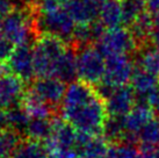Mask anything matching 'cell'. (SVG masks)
I'll return each instance as SVG.
<instances>
[{"instance_id":"obj_1","label":"cell","mask_w":159,"mask_h":158,"mask_svg":"<svg viewBox=\"0 0 159 158\" xmlns=\"http://www.w3.org/2000/svg\"><path fill=\"white\" fill-rule=\"evenodd\" d=\"M59 109L62 120L89 136H101L109 116L106 100L97 87L80 79L67 86Z\"/></svg>"},{"instance_id":"obj_2","label":"cell","mask_w":159,"mask_h":158,"mask_svg":"<svg viewBox=\"0 0 159 158\" xmlns=\"http://www.w3.org/2000/svg\"><path fill=\"white\" fill-rule=\"evenodd\" d=\"M70 49V45L65 40L52 34L41 33L34 42L36 78L53 77L59 62L69 53Z\"/></svg>"},{"instance_id":"obj_3","label":"cell","mask_w":159,"mask_h":158,"mask_svg":"<svg viewBox=\"0 0 159 158\" xmlns=\"http://www.w3.org/2000/svg\"><path fill=\"white\" fill-rule=\"evenodd\" d=\"M35 12L28 7L15 8L1 19V35L18 47L30 42L35 33Z\"/></svg>"},{"instance_id":"obj_4","label":"cell","mask_w":159,"mask_h":158,"mask_svg":"<svg viewBox=\"0 0 159 158\" xmlns=\"http://www.w3.org/2000/svg\"><path fill=\"white\" fill-rule=\"evenodd\" d=\"M135 61L130 56L106 57V69L101 83L98 84V92L106 99L115 88L129 85L135 70Z\"/></svg>"},{"instance_id":"obj_5","label":"cell","mask_w":159,"mask_h":158,"mask_svg":"<svg viewBox=\"0 0 159 158\" xmlns=\"http://www.w3.org/2000/svg\"><path fill=\"white\" fill-rule=\"evenodd\" d=\"M35 26L41 33L52 34L66 42H72L77 23L67 12L65 5L56 8L37 11L35 13Z\"/></svg>"},{"instance_id":"obj_6","label":"cell","mask_w":159,"mask_h":158,"mask_svg":"<svg viewBox=\"0 0 159 158\" xmlns=\"http://www.w3.org/2000/svg\"><path fill=\"white\" fill-rule=\"evenodd\" d=\"M75 58L78 79L92 85L101 83L106 69V57L95 44L78 47Z\"/></svg>"},{"instance_id":"obj_7","label":"cell","mask_w":159,"mask_h":158,"mask_svg":"<svg viewBox=\"0 0 159 158\" xmlns=\"http://www.w3.org/2000/svg\"><path fill=\"white\" fill-rule=\"evenodd\" d=\"M105 57L130 56L138 50V42L127 27L106 29L95 44Z\"/></svg>"},{"instance_id":"obj_8","label":"cell","mask_w":159,"mask_h":158,"mask_svg":"<svg viewBox=\"0 0 159 158\" xmlns=\"http://www.w3.org/2000/svg\"><path fill=\"white\" fill-rule=\"evenodd\" d=\"M78 135L79 132L64 120H55L52 135L45 142V144L51 155L65 156L69 154H77Z\"/></svg>"},{"instance_id":"obj_9","label":"cell","mask_w":159,"mask_h":158,"mask_svg":"<svg viewBox=\"0 0 159 158\" xmlns=\"http://www.w3.org/2000/svg\"><path fill=\"white\" fill-rule=\"evenodd\" d=\"M25 84L7 67L0 70V112L22 105L27 94Z\"/></svg>"},{"instance_id":"obj_10","label":"cell","mask_w":159,"mask_h":158,"mask_svg":"<svg viewBox=\"0 0 159 158\" xmlns=\"http://www.w3.org/2000/svg\"><path fill=\"white\" fill-rule=\"evenodd\" d=\"M66 88V83L56 77H40L33 80L29 92L55 109L62 104Z\"/></svg>"},{"instance_id":"obj_11","label":"cell","mask_w":159,"mask_h":158,"mask_svg":"<svg viewBox=\"0 0 159 158\" xmlns=\"http://www.w3.org/2000/svg\"><path fill=\"white\" fill-rule=\"evenodd\" d=\"M6 67L13 75L22 79L25 83H29L36 77L35 63H34V45L30 42L14 48L11 58L8 59Z\"/></svg>"},{"instance_id":"obj_12","label":"cell","mask_w":159,"mask_h":158,"mask_svg":"<svg viewBox=\"0 0 159 158\" xmlns=\"http://www.w3.org/2000/svg\"><path fill=\"white\" fill-rule=\"evenodd\" d=\"M153 114L155 113L152 112L148 101L137 100L135 107L123 118L125 135L122 143H138V134L142 128L153 118Z\"/></svg>"},{"instance_id":"obj_13","label":"cell","mask_w":159,"mask_h":158,"mask_svg":"<svg viewBox=\"0 0 159 158\" xmlns=\"http://www.w3.org/2000/svg\"><path fill=\"white\" fill-rule=\"evenodd\" d=\"M105 100L109 116L123 118L135 107L137 97L130 85H124L115 88Z\"/></svg>"},{"instance_id":"obj_14","label":"cell","mask_w":159,"mask_h":158,"mask_svg":"<svg viewBox=\"0 0 159 158\" xmlns=\"http://www.w3.org/2000/svg\"><path fill=\"white\" fill-rule=\"evenodd\" d=\"M102 0H65V7L77 25L98 21Z\"/></svg>"},{"instance_id":"obj_15","label":"cell","mask_w":159,"mask_h":158,"mask_svg":"<svg viewBox=\"0 0 159 158\" xmlns=\"http://www.w3.org/2000/svg\"><path fill=\"white\" fill-rule=\"evenodd\" d=\"M129 85L136 94L137 100L148 101L149 95L158 87L159 77L136 66Z\"/></svg>"},{"instance_id":"obj_16","label":"cell","mask_w":159,"mask_h":158,"mask_svg":"<svg viewBox=\"0 0 159 158\" xmlns=\"http://www.w3.org/2000/svg\"><path fill=\"white\" fill-rule=\"evenodd\" d=\"M98 20L106 29L123 26V12L120 0H102Z\"/></svg>"},{"instance_id":"obj_17","label":"cell","mask_w":159,"mask_h":158,"mask_svg":"<svg viewBox=\"0 0 159 158\" xmlns=\"http://www.w3.org/2000/svg\"><path fill=\"white\" fill-rule=\"evenodd\" d=\"M55 127V118H30L23 132V136L26 140L43 142L51 137Z\"/></svg>"},{"instance_id":"obj_18","label":"cell","mask_w":159,"mask_h":158,"mask_svg":"<svg viewBox=\"0 0 159 158\" xmlns=\"http://www.w3.org/2000/svg\"><path fill=\"white\" fill-rule=\"evenodd\" d=\"M135 63L137 67L159 77V50L155 45H141L136 53Z\"/></svg>"},{"instance_id":"obj_19","label":"cell","mask_w":159,"mask_h":158,"mask_svg":"<svg viewBox=\"0 0 159 158\" xmlns=\"http://www.w3.org/2000/svg\"><path fill=\"white\" fill-rule=\"evenodd\" d=\"M23 142V135L12 128L0 130V158H12Z\"/></svg>"},{"instance_id":"obj_20","label":"cell","mask_w":159,"mask_h":158,"mask_svg":"<svg viewBox=\"0 0 159 158\" xmlns=\"http://www.w3.org/2000/svg\"><path fill=\"white\" fill-rule=\"evenodd\" d=\"M1 113L4 116L6 128L15 129L23 135V132L30 120V116L26 108L23 107V105L14 106L6 110H1Z\"/></svg>"},{"instance_id":"obj_21","label":"cell","mask_w":159,"mask_h":158,"mask_svg":"<svg viewBox=\"0 0 159 158\" xmlns=\"http://www.w3.org/2000/svg\"><path fill=\"white\" fill-rule=\"evenodd\" d=\"M130 31L135 36L138 44H146L148 40L152 39V33H153V18L152 14H150L148 11L143 13L134 22L131 26L129 27Z\"/></svg>"},{"instance_id":"obj_22","label":"cell","mask_w":159,"mask_h":158,"mask_svg":"<svg viewBox=\"0 0 159 158\" xmlns=\"http://www.w3.org/2000/svg\"><path fill=\"white\" fill-rule=\"evenodd\" d=\"M138 143L143 148H159V118H151L138 134Z\"/></svg>"},{"instance_id":"obj_23","label":"cell","mask_w":159,"mask_h":158,"mask_svg":"<svg viewBox=\"0 0 159 158\" xmlns=\"http://www.w3.org/2000/svg\"><path fill=\"white\" fill-rule=\"evenodd\" d=\"M49 149L43 142L23 141L12 158H50Z\"/></svg>"},{"instance_id":"obj_24","label":"cell","mask_w":159,"mask_h":158,"mask_svg":"<svg viewBox=\"0 0 159 158\" xmlns=\"http://www.w3.org/2000/svg\"><path fill=\"white\" fill-rule=\"evenodd\" d=\"M120 2L123 12L124 25L128 27L146 12V0H120Z\"/></svg>"},{"instance_id":"obj_25","label":"cell","mask_w":159,"mask_h":158,"mask_svg":"<svg viewBox=\"0 0 159 158\" xmlns=\"http://www.w3.org/2000/svg\"><path fill=\"white\" fill-rule=\"evenodd\" d=\"M108 158H143L141 149L135 144L129 143H116L111 144L108 150Z\"/></svg>"},{"instance_id":"obj_26","label":"cell","mask_w":159,"mask_h":158,"mask_svg":"<svg viewBox=\"0 0 159 158\" xmlns=\"http://www.w3.org/2000/svg\"><path fill=\"white\" fill-rule=\"evenodd\" d=\"M14 45L11 41L0 34V65H6L14 51Z\"/></svg>"},{"instance_id":"obj_27","label":"cell","mask_w":159,"mask_h":158,"mask_svg":"<svg viewBox=\"0 0 159 158\" xmlns=\"http://www.w3.org/2000/svg\"><path fill=\"white\" fill-rule=\"evenodd\" d=\"M148 104L151 107L152 112L155 114H157V116L159 118V85L158 87L156 88L155 91L149 95V98H148Z\"/></svg>"},{"instance_id":"obj_28","label":"cell","mask_w":159,"mask_h":158,"mask_svg":"<svg viewBox=\"0 0 159 158\" xmlns=\"http://www.w3.org/2000/svg\"><path fill=\"white\" fill-rule=\"evenodd\" d=\"M15 8L13 0H0V19L5 18Z\"/></svg>"},{"instance_id":"obj_29","label":"cell","mask_w":159,"mask_h":158,"mask_svg":"<svg viewBox=\"0 0 159 158\" xmlns=\"http://www.w3.org/2000/svg\"><path fill=\"white\" fill-rule=\"evenodd\" d=\"M146 11L152 15H159V0H146Z\"/></svg>"},{"instance_id":"obj_30","label":"cell","mask_w":159,"mask_h":158,"mask_svg":"<svg viewBox=\"0 0 159 158\" xmlns=\"http://www.w3.org/2000/svg\"><path fill=\"white\" fill-rule=\"evenodd\" d=\"M141 151L143 158H159V148H143Z\"/></svg>"},{"instance_id":"obj_31","label":"cell","mask_w":159,"mask_h":158,"mask_svg":"<svg viewBox=\"0 0 159 158\" xmlns=\"http://www.w3.org/2000/svg\"><path fill=\"white\" fill-rule=\"evenodd\" d=\"M159 39V15H156L153 18V33H152V39L157 40Z\"/></svg>"},{"instance_id":"obj_32","label":"cell","mask_w":159,"mask_h":158,"mask_svg":"<svg viewBox=\"0 0 159 158\" xmlns=\"http://www.w3.org/2000/svg\"><path fill=\"white\" fill-rule=\"evenodd\" d=\"M152 43H153V45H155L156 48H157V49L159 50V39H157V40H152Z\"/></svg>"},{"instance_id":"obj_33","label":"cell","mask_w":159,"mask_h":158,"mask_svg":"<svg viewBox=\"0 0 159 158\" xmlns=\"http://www.w3.org/2000/svg\"><path fill=\"white\" fill-rule=\"evenodd\" d=\"M94 158H108V155L107 156H100V157H94Z\"/></svg>"},{"instance_id":"obj_34","label":"cell","mask_w":159,"mask_h":158,"mask_svg":"<svg viewBox=\"0 0 159 158\" xmlns=\"http://www.w3.org/2000/svg\"><path fill=\"white\" fill-rule=\"evenodd\" d=\"M0 34H1V19H0Z\"/></svg>"},{"instance_id":"obj_35","label":"cell","mask_w":159,"mask_h":158,"mask_svg":"<svg viewBox=\"0 0 159 158\" xmlns=\"http://www.w3.org/2000/svg\"><path fill=\"white\" fill-rule=\"evenodd\" d=\"M14 1V0H13ZM16 1H26V0H16Z\"/></svg>"}]
</instances>
